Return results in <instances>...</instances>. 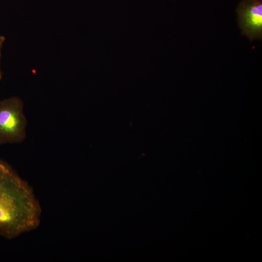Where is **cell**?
Returning <instances> with one entry per match:
<instances>
[{
  "label": "cell",
  "mask_w": 262,
  "mask_h": 262,
  "mask_svg": "<svg viewBox=\"0 0 262 262\" xmlns=\"http://www.w3.org/2000/svg\"><path fill=\"white\" fill-rule=\"evenodd\" d=\"M41 212L32 188L0 160V236L13 239L35 229Z\"/></svg>",
  "instance_id": "1"
},
{
  "label": "cell",
  "mask_w": 262,
  "mask_h": 262,
  "mask_svg": "<svg viewBox=\"0 0 262 262\" xmlns=\"http://www.w3.org/2000/svg\"><path fill=\"white\" fill-rule=\"evenodd\" d=\"M23 108L18 97L0 100V145L20 143L26 138L27 120Z\"/></svg>",
  "instance_id": "2"
},
{
  "label": "cell",
  "mask_w": 262,
  "mask_h": 262,
  "mask_svg": "<svg viewBox=\"0 0 262 262\" xmlns=\"http://www.w3.org/2000/svg\"><path fill=\"white\" fill-rule=\"evenodd\" d=\"M238 26L250 41L262 38V0H243L236 9Z\"/></svg>",
  "instance_id": "3"
},
{
  "label": "cell",
  "mask_w": 262,
  "mask_h": 262,
  "mask_svg": "<svg viewBox=\"0 0 262 262\" xmlns=\"http://www.w3.org/2000/svg\"><path fill=\"white\" fill-rule=\"evenodd\" d=\"M5 41V37L4 36L0 35V81L1 80L2 78V72L1 69L0 67V58L1 56V49L3 45L4 42Z\"/></svg>",
  "instance_id": "4"
}]
</instances>
